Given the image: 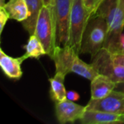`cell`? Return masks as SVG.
I'll return each mask as SVG.
<instances>
[{"label":"cell","mask_w":124,"mask_h":124,"mask_svg":"<svg viewBox=\"0 0 124 124\" xmlns=\"http://www.w3.org/2000/svg\"><path fill=\"white\" fill-rule=\"evenodd\" d=\"M51 58L54 62L57 73L65 75L73 73L89 81L99 74L93 65L80 59L79 53L69 44L57 46Z\"/></svg>","instance_id":"6da1fadb"},{"label":"cell","mask_w":124,"mask_h":124,"mask_svg":"<svg viewBox=\"0 0 124 124\" xmlns=\"http://www.w3.org/2000/svg\"><path fill=\"white\" fill-rule=\"evenodd\" d=\"M96 14L102 16L108 23V36L103 48L116 54L119 38L124 28V7L120 5L119 0H103Z\"/></svg>","instance_id":"7a4b0ae2"},{"label":"cell","mask_w":124,"mask_h":124,"mask_svg":"<svg viewBox=\"0 0 124 124\" xmlns=\"http://www.w3.org/2000/svg\"><path fill=\"white\" fill-rule=\"evenodd\" d=\"M108 31V23L102 16L97 14L92 16L83 34L79 54H89L92 58L94 57L104 47Z\"/></svg>","instance_id":"3957f363"},{"label":"cell","mask_w":124,"mask_h":124,"mask_svg":"<svg viewBox=\"0 0 124 124\" xmlns=\"http://www.w3.org/2000/svg\"><path fill=\"white\" fill-rule=\"evenodd\" d=\"M34 34L44 45L46 55L51 57L57 46L52 4L42 7L37 19Z\"/></svg>","instance_id":"277c9868"},{"label":"cell","mask_w":124,"mask_h":124,"mask_svg":"<svg viewBox=\"0 0 124 124\" xmlns=\"http://www.w3.org/2000/svg\"><path fill=\"white\" fill-rule=\"evenodd\" d=\"M90 17L91 15L86 9L83 0H73L68 44L74 48L78 53L80 52L83 34Z\"/></svg>","instance_id":"5b68a950"},{"label":"cell","mask_w":124,"mask_h":124,"mask_svg":"<svg viewBox=\"0 0 124 124\" xmlns=\"http://www.w3.org/2000/svg\"><path fill=\"white\" fill-rule=\"evenodd\" d=\"M73 0H54L53 14L56 27L57 46H65L69 42L70 19Z\"/></svg>","instance_id":"8992f818"},{"label":"cell","mask_w":124,"mask_h":124,"mask_svg":"<svg viewBox=\"0 0 124 124\" xmlns=\"http://www.w3.org/2000/svg\"><path fill=\"white\" fill-rule=\"evenodd\" d=\"M91 63L99 74L108 76L116 83L124 81V66L115 63L112 53L105 48L92 58Z\"/></svg>","instance_id":"52a82bcc"},{"label":"cell","mask_w":124,"mask_h":124,"mask_svg":"<svg viewBox=\"0 0 124 124\" xmlns=\"http://www.w3.org/2000/svg\"><path fill=\"white\" fill-rule=\"evenodd\" d=\"M86 108L124 116V93L113 90L104 98L91 99Z\"/></svg>","instance_id":"ba28073f"},{"label":"cell","mask_w":124,"mask_h":124,"mask_svg":"<svg viewBox=\"0 0 124 124\" xmlns=\"http://www.w3.org/2000/svg\"><path fill=\"white\" fill-rule=\"evenodd\" d=\"M86 110V106L78 105L68 99L55 103V115L57 121L61 124L79 121Z\"/></svg>","instance_id":"9c48e42d"},{"label":"cell","mask_w":124,"mask_h":124,"mask_svg":"<svg viewBox=\"0 0 124 124\" xmlns=\"http://www.w3.org/2000/svg\"><path fill=\"white\" fill-rule=\"evenodd\" d=\"M26 59L25 54L19 57H10L0 49V66L4 75L10 79L19 80L22 77L21 64Z\"/></svg>","instance_id":"30bf717a"},{"label":"cell","mask_w":124,"mask_h":124,"mask_svg":"<svg viewBox=\"0 0 124 124\" xmlns=\"http://www.w3.org/2000/svg\"><path fill=\"white\" fill-rule=\"evenodd\" d=\"M121 116L100 110H86L79 120L82 124H121Z\"/></svg>","instance_id":"8fae6325"},{"label":"cell","mask_w":124,"mask_h":124,"mask_svg":"<svg viewBox=\"0 0 124 124\" xmlns=\"http://www.w3.org/2000/svg\"><path fill=\"white\" fill-rule=\"evenodd\" d=\"M116 83L102 74H98L91 81V99H102L115 89Z\"/></svg>","instance_id":"7c38bea8"},{"label":"cell","mask_w":124,"mask_h":124,"mask_svg":"<svg viewBox=\"0 0 124 124\" xmlns=\"http://www.w3.org/2000/svg\"><path fill=\"white\" fill-rule=\"evenodd\" d=\"M4 9L9 15V18L22 23L27 20L30 15L25 0H9L4 5Z\"/></svg>","instance_id":"4fadbf2b"},{"label":"cell","mask_w":124,"mask_h":124,"mask_svg":"<svg viewBox=\"0 0 124 124\" xmlns=\"http://www.w3.org/2000/svg\"><path fill=\"white\" fill-rule=\"evenodd\" d=\"M65 76L66 75L62 73L56 72L54 77L49 79L50 83L49 94L54 103L62 102L67 99V91L64 84Z\"/></svg>","instance_id":"5bb4252c"},{"label":"cell","mask_w":124,"mask_h":124,"mask_svg":"<svg viewBox=\"0 0 124 124\" xmlns=\"http://www.w3.org/2000/svg\"><path fill=\"white\" fill-rule=\"evenodd\" d=\"M30 15L28 18L22 22V25L30 35L34 34L36 25L39 12L44 6L43 0H25Z\"/></svg>","instance_id":"9a60e30c"},{"label":"cell","mask_w":124,"mask_h":124,"mask_svg":"<svg viewBox=\"0 0 124 124\" xmlns=\"http://www.w3.org/2000/svg\"><path fill=\"white\" fill-rule=\"evenodd\" d=\"M25 56L28 58L39 59L40 57L47 54L44 45L35 34L30 35L27 44L24 46Z\"/></svg>","instance_id":"2e32d148"},{"label":"cell","mask_w":124,"mask_h":124,"mask_svg":"<svg viewBox=\"0 0 124 124\" xmlns=\"http://www.w3.org/2000/svg\"><path fill=\"white\" fill-rule=\"evenodd\" d=\"M83 1L86 9L92 17L95 15L98 7L103 0H83Z\"/></svg>","instance_id":"e0dca14e"},{"label":"cell","mask_w":124,"mask_h":124,"mask_svg":"<svg viewBox=\"0 0 124 124\" xmlns=\"http://www.w3.org/2000/svg\"><path fill=\"white\" fill-rule=\"evenodd\" d=\"M9 19H10L9 15L6 11V9H4V7H0V33L1 34L4 30V25H6Z\"/></svg>","instance_id":"ac0fdd59"},{"label":"cell","mask_w":124,"mask_h":124,"mask_svg":"<svg viewBox=\"0 0 124 124\" xmlns=\"http://www.w3.org/2000/svg\"><path fill=\"white\" fill-rule=\"evenodd\" d=\"M67 99L70 100V101H78L80 98V95L77 92L75 91H72V90H69L67 91Z\"/></svg>","instance_id":"d6986e66"},{"label":"cell","mask_w":124,"mask_h":124,"mask_svg":"<svg viewBox=\"0 0 124 124\" xmlns=\"http://www.w3.org/2000/svg\"><path fill=\"white\" fill-rule=\"evenodd\" d=\"M115 63L124 66V54H112Z\"/></svg>","instance_id":"ffe728a7"},{"label":"cell","mask_w":124,"mask_h":124,"mask_svg":"<svg viewBox=\"0 0 124 124\" xmlns=\"http://www.w3.org/2000/svg\"><path fill=\"white\" fill-rule=\"evenodd\" d=\"M116 54H124V33H121L119 38L118 52Z\"/></svg>","instance_id":"44dd1931"},{"label":"cell","mask_w":124,"mask_h":124,"mask_svg":"<svg viewBox=\"0 0 124 124\" xmlns=\"http://www.w3.org/2000/svg\"><path fill=\"white\" fill-rule=\"evenodd\" d=\"M114 90L124 93V81L116 83V87H115Z\"/></svg>","instance_id":"7402d4cb"},{"label":"cell","mask_w":124,"mask_h":124,"mask_svg":"<svg viewBox=\"0 0 124 124\" xmlns=\"http://www.w3.org/2000/svg\"><path fill=\"white\" fill-rule=\"evenodd\" d=\"M53 1L54 0H43V3H44V5L49 6V5H52V4Z\"/></svg>","instance_id":"603a6c76"},{"label":"cell","mask_w":124,"mask_h":124,"mask_svg":"<svg viewBox=\"0 0 124 124\" xmlns=\"http://www.w3.org/2000/svg\"><path fill=\"white\" fill-rule=\"evenodd\" d=\"M4 4H5V0H0V7H4Z\"/></svg>","instance_id":"cb8c5ba5"},{"label":"cell","mask_w":124,"mask_h":124,"mask_svg":"<svg viewBox=\"0 0 124 124\" xmlns=\"http://www.w3.org/2000/svg\"><path fill=\"white\" fill-rule=\"evenodd\" d=\"M119 4L121 6H122L124 9V0H119Z\"/></svg>","instance_id":"d4e9b609"},{"label":"cell","mask_w":124,"mask_h":124,"mask_svg":"<svg viewBox=\"0 0 124 124\" xmlns=\"http://www.w3.org/2000/svg\"><path fill=\"white\" fill-rule=\"evenodd\" d=\"M121 124H124V116H121Z\"/></svg>","instance_id":"484cf974"}]
</instances>
